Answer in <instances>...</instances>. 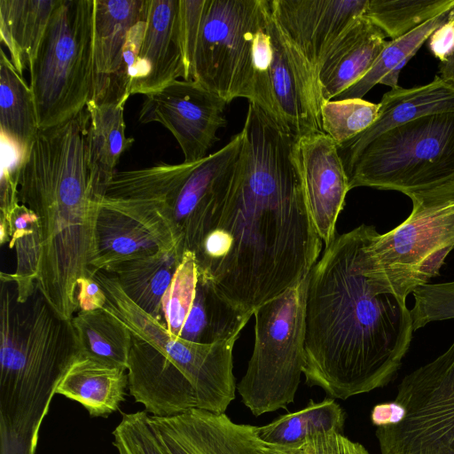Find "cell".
I'll list each match as a JSON object with an SVG mask.
<instances>
[{"label": "cell", "mask_w": 454, "mask_h": 454, "mask_svg": "<svg viewBox=\"0 0 454 454\" xmlns=\"http://www.w3.org/2000/svg\"><path fill=\"white\" fill-rule=\"evenodd\" d=\"M241 133L232 182L193 254L199 275L253 316L309 275L322 240L307 207L295 139L251 102Z\"/></svg>", "instance_id": "6da1fadb"}, {"label": "cell", "mask_w": 454, "mask_h": 454, "mask_svg": "<svg viewBox=\"0 0 454 454\" xmlns=\"http://www.w3.org/2000/svg\"><path fill=\"white\" fill-rule=\"evenodd\" d=\"M375 231L363 223L336 235L308 275L302 373L333 399L392 381L414 333L406 301L377 293L360 269L359 252Z\"/></svg>", "instance_id": "7a4b0ae2"}, {"label": "cell", "mask_w": 454, "mask_h": 454, "mask_svg": "<svg viewBox=\"0 0 454 454\" xmlns=\"http://www.w3.org/2000/svg\"><path fill=\"white\" fill-rule=\"evenodd\" d=\"M81 355L71 319L36 283L23 300L1 272L0 454H35L39 430L64 375Z\"/></svg>", "instance_id": "3957f363"}, {"label": "cell", "mask_w": 454, "mask_h": 454, "mask_svg": "<svg viewBox=\"0 0 454 454\" xmlns=\"http://www.w3.org/2000/svg\"><path fill=\"white\" fill-rule=\"evenodd\" d=\"M409 216L384 234L376 231L358 262L377 293L406 301L409 294L440 275L454 249V176L408 195Z\"/></svg>", "instance_id": "277c9868"}, {"label": "cell", "mask_w": 454, "mask_h": 454, "mask_svg": "<svg viewBox=\"0 0 454 454\" xmlns=\"http://www.w3.org/2000/svg\"><path fill=\"white\" fill-rule=\"evenodd\" d=\"M94 0H60L29 65L39 129L63 123L91 100Z\"/></svg>", "instance_id": "5b68a950"}, {"label": "cell", "mask_w": 454, "mask_h": 454, "mask_svg": "<svg viewBox=\"0 0 454 454\" xmlns=\"http://www.w3.org/2000/svg\"><path fill=\"white\" fill-rule=\"evenodd\" d=\"M350 190L405 195L454 176V112L419 117L371 141L347 170Z\"/></svg>", "instance_id": "8992f818"}, {"label": "cell", "mask_w": 454, "mask_h": 454, "mask_svg": "<svg viewBox=\"0 0 454 454\" xmlns=\"http://www.w3.org/2000/svg\"><path fill=\"white\" fill-rule=\"evenodd\" d=\"M307 283L308 276L254 312V349L237 390L254 416L294 401L304 365Z\"/></svg>", "instance_id": "52a82bcc"}, {"label": "cell", "mask_w": 454, "mask_h": 454, "mask_svg": "<svg viewBox=\"0 0 454 454\" xmlns=\"http://www.w3.org/2000/svg\"><path fill=\"white\" fill-rule=\"evenodd\" d=\"M251 103L295 140L323 132L317 80L308 62L276 24L269 0H260L254 37Z\"/></svg>", "instance_id": "ba28073f"}, {"label": "cell", "mask_w": 454, "mask_h": 454, "mask_svg": "<svg viewBox=\"0 0 454 454\" xmlns=\"http://www.w3.org/2000/svg\"><path fill=\"white\" fill-rule=\"evenodd\" d=\"M260 0H206L192 81L224 99L253 98Z\"/></svg>", "instance_id": "9c48e42d"}, {"label": "cell", "mask_w": 454, "mask_h": 454, "mask_svg": "<svg viewBox=\"0 0 454 454\" xmlns=\"http://www.w3.org/2000/svg\"><path fill=\"white\" fill-rule=\"evenodd\" d=\"M395 400L407 415L397 425L377 427L381 454H454V341L404 376Z\"/></svg>", "instance_id": "30bf717a"}, {"label": "cell", "mask_w": 454, "mask_h": 454, "mask_svg": "<svg viewBox=\"0 0 454 454\" xmlns=\"http://www.w3.org/2000/svg\"><path fill=\"white\" fill-rule=\"evenodd\" d=\"M183 250L181 235L166 201L102 196L95 223V255L90 271L160 252Z\"/></svg>", "instance_id": "8fae6325"}, {"label": "cell", "mask_w": 454, "mask_h": 454, "mask_svg": "<svg viewBox=\"0 0 454 454\" xmlns=\"http://www.w3.org/2000/svg\"><path fill=\"white\" fill-rule=\"evenodd\" d=\"M243 144L241 131L217 152L176 164L166 201L181 235L183 250L198 248L210 217L232 182Z\"/></svg>", "instance_id": "7c38bea8"}, {"label": "cell", "mask_w": 454, "mask_h": 454, "mask_svg": "<svg viewBox=\"0 0 454 454\" xmlns=\"http://www.w3.org/2000/svg\"><path fill=\"white\" fill-rule=\"evenodd\" d=\"M227 102L195 81L176 80L145 95L139 112L141 123L158 122L177 141L184 162L205 158L227 125Z\"/></svg>", "instance_id": "4fadbf2b"}, {"label": "cell", "mask_w": 454, "mask_h": 454, "mask_svg": "<svg viewBox=\"0 0 454 454\" xmlns=\"http://www.w3.org/2000/svg\"><path fill=\"white\" fill-rule=\"evenodd\" d=\"M269 2L276 24L306 59L317 80L324 56L343 32L364 14L368 0Z\"/></svg>", "instance_id": "5bb4252c"}, {"label": "cell", "mask_w": 454, "mask_h": 454, "mask_svg": "<svg viewBox=\"0 0 454 454\" xmlns=\"http://www.w3.org/2000/svg\"><path fill=\"white\" fill-rule=\"evenodd\" d=\"M295 157L309 212L327 247L350 190L338 145L324 132L305 136L295 140Z\"/></svg>", "instance_id": "9a60e30c"}, {"label": "cell", "mask_w": 454, "mask_h": 454, "mask_svg": "<svg viewBox=\"0 0 454 454\" xmlns=\"http://www.w3.org/2000/svg\"><path fill=\"white\" fill-rule=\"evenodd\" d=\"M168 454H261L259 427L199 408L168 417L148 416Z\"/></svg>", "instance_id": "2e32d148"}, {"label": "cell", "mask_w": 454, "mask_h": 454, "mask_svg": "<svg viewBox=\"0 0 454 454\" xmlns=\"http://www.w3.org/2000/svg\"><path fill=\"white\" fill-rule=\"evenodd\" d=\"M179 77L187 80L180 0H149L130 96L151 94Z\"/></svg>", "instance_id": "e0dca14e"}, {"label": "cell", "mask_w": 454, "mask_h": 454, "mask_svg": "<svg viewBox=\"0 0 454 454\" xmlns=\"http://www.w3.org/2000/svg\"><path fill=\"white\" fill-rule=\"evenodd\" d=\"M129 394L153 416L196 408L194 390L180 370L149 342L132 334L128 366Z\"/></svg>", "instance_id": "ac0fdd59"}, {"label": "cell", "mask_w": 454, "mask_h": 454, "mask_svg": "<svg viewBox=\"0 0 454 454\" xmlns=\"http://www.w3.org/2000/svg\"><path fill=\"white\" fill-rule=\"evenodd\" d=\"M149 0H94L91 102L114 105V90L130 28L147 17Z\"/></svg>", "instance_id": "d6986e66"}, {"label": "cell", "mask_w": 454, "mask_h": 454, "mask_svg": "<svg viewBox=\"0 0 454 454\" xmlns=\"http://www.w3.org/2000/svg\"><path fill=\"white\" fill-rule=\"evenodd\" d=\"M446 112H454V89L437 74L422 86L391 89L379 103L373 124L338 147L346 172L362 150L382 133L419 117Z\"/></svg>", "instance_id": "ffe728a7"}, {"label": "cell", "mask_w": 454, "mask_h": 454, "mask_svg": "<svg viewBox=\"0 0 454 454\" xmlns=\"http://www.w3.org/2000/svg\"><path fill=\"white\" fill-rule=\"evenodd\" d=\"M364 15L356 19L329 48L317 72L324 101L333 100L372 68L388 41Z\"/></svg>", "instance_id": "44dd1931"}, {"label": "cell", "mask_w": 454, "mask_h": 454, "mask_svg": "<svg viewBox=\"0 0 454 454\" xmlns=\"http://www.w3.org/2000/svg\"><path fill=\"white\" fill-rule=\"evenodd\" d=\"M129 387L127 369L81 354L56 394L82 404L91 417L106 418L119 410Z\"/></svg>", "instance_id": "7402d4cb"}, {"label": "cell", "mask_w": 454, "mask_h": 454, "mask_svg": "<svg viewBox=\"0 0 454 454\" xmlns=\"http://www.w3.org/2000/svg\"><path fill=\"white\" fill-rule=\"evenodd\" d=\"M87 108L90 112L88 167L91 190L99 200L116 173L121 156L131 147L134 138L125 135L124 107L90 101Z\"/></svg>", "instance_id": "603a6c76"}, {"label": "cell", "mask_w": 454, "mask_h": 454, "mask_svg": "<svg viewBox=\"0 0 454 454\" xmlns=\"http://www.w3.org/2000/svg\"><path fill=\"white\" fill-rule=\"evenodd\" d=\"M183 253L180 248L160 252L121 262L107 272L117 278L123 292L137 307L161 322L162 300Z\"/></svg>", "instance_id": "cb8c5ba5"}, {"label": "cell", "mask_w": 454, "mask_h": 454, "mask_svg": "<svg viewBox=\"0 0 454 454\" xmlns=\"http://www.w3.org/2000/svg\"><path fill=\"white\" fill-rule=\"evenodd\" d=\"M60 0H0V38L22 76L35 57L49 20ZM23 77V76H22Z\"/></svg>", "instance_id": "d4e9b609"}, {"label": "cell", "mask_w": 454, "mask_h": 454, "mask_svg": "<svg viewBox=\"0 0 454 454\" xmlns=\"http://www.w3.org/2000/svg\"><path fill=\"white\" fill-rule=\"evenodd\" d=\"M251 317L233 307L198 273L194 300L178 338L207 344L238 339Z\"/></svg>", "instance_id": "484cf974"}, {"label": "cell", "mask_w": 454, "mask_h": 454, "mask_svg": "<svg viewBox=\"0 0 454 454\" xmlns=\"http://www.w3.org/2000/svg\"><path fill=\"white\" fill-rule=\"evenodd\" d=\"M0 136L27 154L39 127L30 86L0 48Z\"/></svg>", "instance_id": "4316f807"}, {"label": "cell", "mask_w": 454, "mask_h": 454, "mask_svg": "<svg viewBox=\"0 0 454 454\" xmlns=\"http://www.w3.org/2000/svg\"><path fill=\"white\" fill-rule=\"evenodd\" d=\"M452 9L403 36L388 41L366 74L334 99L363 98L378 83L389 86L391 89L398 87L401 70L433 32L449 19Z\"/></svg>", "instance_id": "83f0119b"}, {"label": "cell", "mask_w": 454, "mask_h": 454, "mask_svg": "<svg viewBox=\"0 0 454 454\" xmlns=\"http://www.w3.org/2000/svg\"><path fill=\"white\" fill-rule=\"evenodd\" d=\"M81 354L127 369L132 333L103 309L78 311L71 319Z\"/></svg>", "instance_id": "f1b7e54d"}, {"label": "cell", "mask_w": 454, "mask_h": 454, "mask_svg": "<svg viewBox=\"0 0 454 454\" xmlns=\"http://www.w3.org/2000/svg\"><path fill=\"white\" fill-rule=\"evenodd\" d=\"M345 420L344 410L333 398L326 397L318 403L310 399L303 409L259 427V436L264 442L288 445L320 432L343 434Z\"/></svg>", "instance_id": "f546056e"}, {"label": "cell", "mask_w": 454, "mask_h": 454, "mask_svg": "<svg viewBox=\"0 0 454 454\" xmlns=\"http://www.w3.org/2000/svg\"><path fill=\"white\" fill-rule=\"evenodd\" d=\"M11 249L15 250L16 270L7 273L15 283L17 299L23 301L33 292L40 268L42 239L37 215L23 204H19L12 215Z\"/></svg>", "instance_id": "4dcf8cb0"}, {"label": "cell", "mask_w": 454, "mask_h": 454, "mask_svg": "<svg viewBox=\"0 0 454 454\" xmlns=\"http://www.w3.org/2000/svg\"><path fill=\"white\" fill-rule=\"evenodd\" d=\"M454 7V0H368L364 16L397 39Z\"/></svg>", "instance_id": "1f68e13d"}, {"label": "cell", "mask_w": 454, "mask_h": 454, "mask_svg": "<svg viewBox=\"0 0 454 454\" xmlns=\"http://www.w3.org/2000/svg\"><path fill=\"white\" fill-rule=\"evenodd\" d=\"M378 113L379 104L363 98L324 101L320 106L322 129L340 147L372 125Z\"/></svg>", "instance_id": "d6a6232c"}, {"label": "cell", "mask_w": 454, "mask_h": 454, "mask_svg": "<svg viewBox=\"0 0 454 454\" xmlns=\"http://www.w3.org/2000/svg\"><path fill=\"white\" fill-rule=\"evenodd\" d=\"M198 281L194 254L183 253L173 280L162 300L161 324L169 333L178 337L192 305Z\"/></svg>", "instance_id": "836d02e7"}, {"label": "cell", "mask_w": 454, "mask_h": 454, "mask_svg": "<svg viewBox=\"0 0 454 454\" xmlns=\"http://www.w3.org/2000/svg\"><path fill=\"white\" fill-rule=\"evenodd\" d=\"M1 137L0 240L10 241L12 215L20 204L19 181L26 154L15 144Z\"/></svg>", "instance_id": "e575fe53"}, {"label": "cell", "mask_w": 454, "mask_h": 454, "mask_svg": "<svg viewBox=\"0 0 454 454\" xmlns=\"http://www.w3.org/2000/svg\"><path fill=\"white\" fill-rule=\"evenodd\" d=\"M145 411L123 413L113 431L118 454H168L148 421Z\"/></svg>", "instance_id": "d590c367"}, {"label": "cell", "mask_w": 454, "mask_h": 454, "mask_svg": "<svg viewBox=\"0 0 454 454\" xmlns=\"http://www.w3.org/2000/svg\"><path fill=\"white\" fill-rule=\"evenodd\" d=\"M412 294L415 304L410 313L414 332L432 321L454 318V281L426 284Z\"/></svg>", "instance_id": "8d00e7d4"}, {"label": "cell", "mask_w": 454, "mask_h": 454, "mask_svg": "<svg viewBox=\"0 0 454 454\" xmlns=\"http://www.w3.org/2000/svg\"><path fill=\"white\" fill-rule=\"evenodd\" d=\"M261 454H370L364 445L337 431L320 432L288 445L262 442Z\"/></svg>", "instance_id": "74e56055"}, {"label": "cell", "mask_w": 454, "mask_h": 454, "mask_svg": "<svg viewBox=\"0 0 454 454\" xmlns=\"http://www.w3.org/2000/svg\"><path fill=\"white\" fill-rule=\"evenodd\" d=\"M205 2L206 0H180L187 81L192 80L196 42L201 23Z\"/></svg>", "instance_id": "f35d334b"}, {"label": "cell", "mask_w": 454, "mask_h": 454, "mask_svg": "<svg viewBox=\"0 0 454 454\" xmlns=\"http://www.w3.org/2000/svg\"><path fill=\"white\" fill-rule=\"evenodd\" d=\"M106 295L94 277H83L76 284V301L78 311H91L104 309Z\"/></svg>", "instance_id": "ab89813d"}, {"label": "cell", "mask_w": 454, "mask_h": 454, "mask_svg": "<svg viewBox=\"0 0 454 454\" xmlns=\"http://www.w3.org/2000/svg\"><path fill=\"white\" fill-rule=\"evenodd\" d=\"M428 48L434 58L444 62L454 51V8L449 19L428 38Z\"/></svg>", "instance_id": "60d3db41"}, {"label": "cell", "mask_w": 454, "mask_h": 454, "mask_svg": "<svg viewBox=\"0 0 454 454\" xmlns=\"http://www.w3.org/2000/svg\"><path fill=\"white\" fill-rule=\"evenodd\" d=\"M406 415L405 406L394 400L376 404L371 411V421L377 427L395 426L401 423Z\"/></svg>", "instance_id": "b9f144b4"}, {"label": "cell", "mask_w": 454, "mask_h": 454, "mask_svg": "<svg viewBox=\"0 0 454 454\" xmlns=\"http://www.w3.org/2000/svg\"><path fill=\"white\" fill-rule=\"evenodd\" d=\"M443 82L454 89V51L439 67V74Z\"/></svg>", "instance_id": "7bdbcfd3"}]
</instances>
